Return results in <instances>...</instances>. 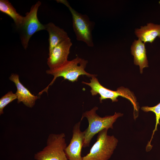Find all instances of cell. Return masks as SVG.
<instances>
[{
    "mask_svg": "<svg viewBox=\"0 0 160 160\" xmlns=\"http://www.w3.org/2000/svg\"><path fill=\"white\" fill-rule=\"evenodd\" d=\"M45 25L49 35V53L58 44L69 37L67 32L63 29L52 22L49 23Z\"/></svg>",
    "mask_w": 160,
    "mask_h": 160,
    "instance_id": "obj_13",
    "label": "cell"
},
{
    "mask_svg": "<svg viewBox=\"0 0 160 160\" xmlns=\"http://www.w3.org/2000/svg\"><path fill=\"white\" fill-rule=\"evenodd\" d=\"M72 45L71 39L68 38L60 42L49 53L47 64L50 69L58 68L68 61V58Z\"/></svg>",
    "mask_w": 160,
    "mask_h": 160,
    "instance_id": "obj_9",
    "label": "cell"
},
{
    "mask_svg": "<svg viewBox=\"0 0 160 160\" xmlns=\"http://www.w3.org/2000/svg\"><path fill=\"white\" fill-rule=\"evenodd\" d=\"M41 4V2L38 1L32 6L30 12L25 14L22 24L17 28L20 29L21 43L25 49L28 47L30 38L34 34L46 30L45 25L39 22L37 16L38 10Z\"/></svg>",
    "mask_w": 160,
    "mask_h": 160,
    "instance_id": "obj_7",
    "label": "cell"
},
{
    "mask_svg": "<svg viewBox=\"0 0 160 160\" xmlns=\"http://www.w3.org/2000/svg\"><path fill=\"white\" fill-rule=\"evenodd\" d=\"M57 1L64 4L69 9L72 16L73 26L76 39L85 43L88 47H94L92 32L94 23L90 20L86 15L79 13L70 6L66 0H58Z\"/></svg>",
    "mask_w": 160,
    "mask_h": 160,
    "instance_id": "obj_5",
    "label": "cell"
},
{
    "mask_svg": "<svg viewBox=\"0 0 160 160\" xmlns=\"http://www.w3.org/2000/svg\"><path fill=\"white\" fill-rule=\"evenodd\" d=\"M131 54L134 56V63L139 65L141 73L143 69L148 66L145 43L140 39L135 40L131 47Z\"/></svg>",
    "mask_w": 160,
    "mask_h": 160,
    "instance_id": "obj_11",
    "label": "cell"
},
{
    "mask_svg": "<svg viewBox=\"0 0 160 160\" xmlns=\"http://www.w3.org/2000/svg\"><path fill=\"white\" fill-rule=\"evenodd\" d=\"M0 11L12 18L17 28L22 24L24 17L17 12L15 9L8 0H0Z\"/></svg>",
    "mask_w": 160,
    "mask_h": 160,
    "instance_id": "obj_14",
    "label": "cell"
},
{
    "mask_svg": "<svg viewBox=\"0 0 160 160\" xmlns=\"http://www.w3.org/2000/svg\"><path fill=\"white\" fill-rule=\"evenodd\" d=\"M90 79V82L84 81L82 83L89 86L91 88L90 92L92 96L100 95V101L102 103L103 100L110 99L112 102L118 101L117 98L121 96L126 98L131 102L134 109V118L136 119L138 115L139 107L137 102L136 98L133 92L127 88L121 87L114 91L107 89L103 86L99 82L95 76H92Z\"/></svg>",
    "mask_w": 160,
    "mask_h": 160,
    "instance_id": "obj_3",
    "label": "cell"
},
{
    "mask_svg": "<svg viewBox=\"0 0 160 160\" xmlns=\"http://www.w3.org/2000/svg\"><path fill=\"white\" fill-rule=\"evenodd\" d=\"M9 79L15 84L17 89L15 94L17 97V102H22L27 107L32 108L35 105L36 100L38 98L37 96L34 95L20 82L18 75L12 74Z\"/></svg>",
    "mask_w": 160,
    "mask_h": 160,
    "instance_id": "obj_10",
    "label": "cell"
},
{
    "mask_svg": "<svg viewBox=\"0 0 160 160\" xmlns=\"http://www.w3.org/2000/svg\"><path fill=\"white\" fill-rule=\"evenodd\" d=\"M64 133L50 134L46 145L41 151L35 154L36 160H68L65 149L67 146Z\"/></svg>",
    "mask_w": 160,
    "mask_h": 160,
    "instance_id": "obj_6",
    "label": "cell"
},
{
    "mask_svg": "<svg viewBox=\"0 0 160 160\" xmlns=\"http://www.w3.org/2000/svg\"><path fill=\"white\" fill-rule=\"evenodd\" d=\"M105 129L98 133L96 141L89 153L82 157V160H108L113 154L118 142L113 135L107 134Z\"/></svg>",
    "mask_w": 160,
    "mask_h": 160,
    "instance_id": "obj_4",
    "label": "cell"
},
{
    "mask_svg": "<svg viewBox=\"0 0 160 160\" xmlns=\"http://www.w3.org/2000/svg\"><path fill=\"white\" fill-rule=\"evenodd\" d=\"M135 33L138 39L144 43H152L157 37L160 38V25L148 23L147 25L141 26L140 29H135Z\"/></svg>",
    "mask_w": 160,
    "mask_h": 160,
    "instance_id": "obj_12",
    "label": "cell"
},
{
    "mask_svg": "<svg viewBox=\"0 0 160 160\" xmlns=\"http://www.w3.org/2000/svg\"><path fill=\"white\" fill-rule=\"evenodd\" d=\"M141 109L145 112L152 111L155 113L156 115V122L155 128L153 132V133L150 140L148 142L146 148V151L148 152L152 148V146L151 145V142L155 132L157 130V125L159 124V120L160 119V102L156 105L153 107L143 106L141 107Z\"/></svg>",
    "mask_w": 160,
    "mask_h": 160,
    "instance_id": "obj_15",
    "label": "cell"
},
{
    "mask_svg": "<svg viewBox=\"0 0 160 160\" xmlns=\"http://www.w3.org/2000/svg\"><path fill=\"white\" fill-rule=\"evenodd\" d=\"M17 98L15 94L12 91L9 92L0 99V115L4 113V109L8 104Z\"/></svg>",
    "mask_w": 160,
    "mask_h": 160,
    "instance_id": "obj_16",
    "label": "cell"
},
{
    "mask_svg": "<svg viewBox=\"0 0 160 160\" xmlns=\"http://www.w3.org/2000/svg\"><path fill=\"white\" fill-rule=\"evenodd\" d=\"M88 63L87 60L77 56L71 60H68L64 65L58 68L46 70V73L53 75L54 78L47 87L40 92L39 95H41L44 92H47L49 87L59 77H62L64 79L74 82L77 81L79 76L81 75H84L90 77L96 76L95 75L91 74L85 71V69Z\"/></svg>",
    "mask_w": 160,
    "mask_h": 160,
    "instance_id": "obj_2",
    "label": "cell"
},
{
    "mask_svg": "<svg viewBox=\"0 0 160 160\" xmlns=\"http://www.w3.org/2000/svg\"><path fill=\"white\" fill-rule=\"evenodd\" d=\"M159 4L160 5V0L159 1Z\"/></svg>",
    "mask_w": 160,
    "mask_h": 160,
    "instance_id": "obj_17",
    "label": "cell"
},
{
    "mask_svg": "<svg viewBox=\"0 0 160 160\" xmlns=\"http://www.w3.org/2000/svg\"><path fill=\"white\" fill-rule=\"evenodd\" d=\"M98 108L95 106L89 111L84 113L81 118V121L84 117L87 119L89 125L84 131V139L83 147L89 146L90 143L93 137L100 131L105 129H113V124L117 119L122 116L123 114L115 112L111 116H106L102 117L96 113Z\"/></svg>",
    "mask_w": 160,
    "mask_h": 160,
    "instance_id": "obj_1",
    "label": "cell"
},
{
    "mask_svg": "<svg viewBox=\"0 0 160 160\" xmlns=\"http://www.w3.org/2000/svg\"><path fill=\"white\" fill-rule=\"evenodd\" d=\"M81 121H79L73 127L72 137L65 149L68 160H82L81 151L84 143L85 132L81 131Z\"/></svg>",
    "mask_w": 160,
    "mask_h": 160,
    "instance_id": "obj_8",
    "label": "cell"
}]
</instances>
